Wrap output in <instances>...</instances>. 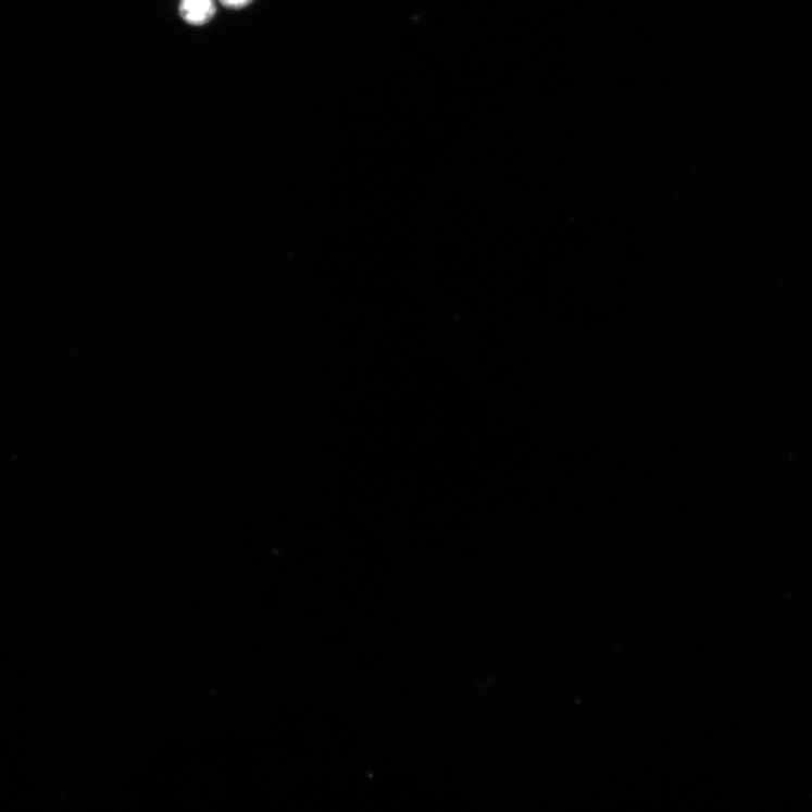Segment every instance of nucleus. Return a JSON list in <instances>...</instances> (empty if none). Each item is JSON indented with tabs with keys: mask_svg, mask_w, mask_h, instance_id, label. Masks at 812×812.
<instances>
[{
	"mask_svg": "<svg viewBox=\"0 0 812 812\" xmlns=\"http://www.w3.org/2000/svg\"><path fill=\"white\" fill-rule=\"evenodd\" d=\"M221 4L230 10H240L249 7L253 0H220Z\"/></svg>",
	"mask_w": 812,
	"mask_h": 812,
	"instance_id": "f03ea898",
	"label": "nucleus"
},
{
	"mask_svg": "<svg viewBox=\"0 0 812 812\" xmlns=\"http://www.w3.org/2000/svg\"><path fill=\"white\" fill-rule=\"evenodd\" d=\"M179 14L191 25H205L216 14L215 0H180Z\"/></svg>",
	"mask_w": 812,
	"mask_h": 812,
	"instance_id": "f257e3e1",
	"label": "nucleus"
}]
</instances>
